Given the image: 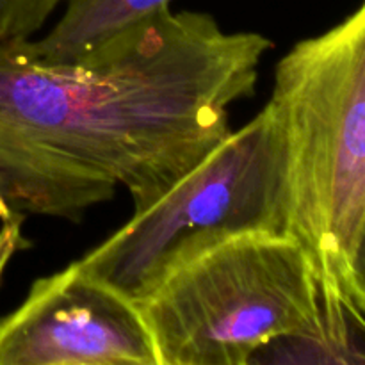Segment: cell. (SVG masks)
Here are the masks:
<instances>
[{"instance_id":"5","label":"cell","mask_w":365,"mask_h":365,"mask_svg":"<svg viewBox=\"0 0 365 365\" xmlns=\"http://www.w3.org/2000/svg\"><path fill=\"white\" fill-rule=\"evenodd\" d=\"M0 365H159L138 303L77 262L0 319Z\"/></svg>"},{"instance_id":"3","label":"cell","mask_w":365,"mask_h":365,"mask_svg":"<svg viewBox=\"0 0 365 365\" xmlns=\"http://www.w3.org/2000/svg\"><path fill=\"white\" fill-rule=\"evenodd\" d=\"M291 221L287 143L266 103L78 264L138 303L198 253L241 235H291Z\"/></svg>"},{"instance_id":"8","label":"cell","mask_w":365,"mask_h":365,"mask_svg":"<svg viewBox=\"0 0 365 365\" xmlns=\"http://www.w3.org/2000/svg\"><path fill=\"white\" fill-rule=\"evenodd\" d=\"M66 0H0V43L31 39Z\"/></svg>"},{"instance_id":"10","label":"cell","mask_w":365,"mask_h":365,"mask_svg":"<svg viewBox=\"0 0 365 365\" xmlns=\"http://www.w3.org/2000/svg\"><path fill=\"white\" fill-rule=\"evenodd\" d=\"M21 223H24L21 220H9L4 221L2 228H0V278L14 253L24 248Z\"/></svg>"},{"instance_id":"6","label":"cell","mask_w":365,"mask_h":365,"mask_svg":"<svg viewBox=\"0 0 365 365\" xmlns=\"http://www.w3.org/2000/svg\"><path fill=\"white\" fill-rule=\"evenodd\" d=\"M253 364H365L364 310L341 289L327 285L310 319L262 346Z\"/></svg>"},{"instance_id":"2","label":"cell","mask_w":365,"mask_h":365,"mask_svg":"<svg viewBox=\"0 0 365 365\" xmlns=\"http://www.w3.org/2000/svg\"><path fill=\"white\" fill-rule=\"evenodd\" d=\"M267 106L287 143L291 235L321 278L351 298L365 216V0L278 61Z\"/></svg>"},{"instance_id":"7","label":"cell","mask_w":365,"mask_h":365,"mask_svg":"<svg viewBox=\"0 0 365 365\" xmlns=\"http://www.w3.org/2000/svg\"><path fill=\"white\" fill-rule=\"evenodd\" d=\"M171 0H66L52 31L31 46L48 63L81 61L170 7Z\"/></svg>"},{"instance_id":"1","label":"cell","mask_w":365,"mask_h":365,"mask_svg":"<svg viewBox=\"0 0 365 365\" xmlns=\"http://www.w3.org/2000/svg\"><path fill=\"white\" fill-rule=\"evenodd\" d=\"M271 46L170 7L71 63L0 43V220L81 221L120 187L152 205L230 134Z\"/></svg>"},{"instance_id":"4","label":"cell","mask_w":365,"mask_h":365,"mask_svg":"<svg viewBox=\"0 0 365 365\" xmlns=\"http://www.w3.org/2000/svg\"><path fill=\"white\" fill-rule=\"evenodd\" d=\"M327 285L298 239L252 234L189 259L138 309L159 365H250L310 319Z\"/></svg>"},{"instance_id":"9","label":"cell","mask_w":365,"mask_h":365,"mask_svg":"<svg viewBox=\"0 0 365 365\" xmlns=\"http://www.w3.org/2000/svg\"><path fill=\"white\" fill-rule=\"evenodd\" d=\"M349 294L353 302L365 310V216L349 267Z\"/></svg>"}]
</instances>
